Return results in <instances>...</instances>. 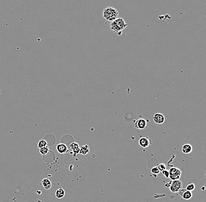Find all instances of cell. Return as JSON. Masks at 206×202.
Here are the masks:
<instances>
[{
	"label": "cell",
	"instance_id": "1",
	"mask_svg": "<svg viewBox=\"0 0 206 202\" xmlns=\"http://www.w3.org/2000/svg\"><path fill=\"white\" fill-rule=\"evenodd\" d=\"M127 26V24L122 18H118L111 22L110 24L111 30L117 33L118 36H121L122 33V31Z\"/></svg>",
	"mask_w": 206,
	"mask_h": 202
},
{
	"label": "cell",
	"instance_id": "2",
	"mask_svg": "<svg viewBox=\"0 0 206 202\" xmlns=\"http://www.w3.org/2000/svg\"><path fill=\"white\" fill-rule=\"evenodd\" d=\"M103 16L106 20L113 22L118 18V12L115 8L111 7H108L103 10Z\"/></svg>",
	"mask_w": 206,
	"mask_h": 202
},
{
	"label": "cell",
	"instance_id": "3",
	"mask_svg": "<svg viewBox=\"0 0 206 202\" xmlns=\"http://www.w3.org/2000/svg\"><path fill=\"white\" fill-rule=\"evenodd\" d=\"M169 188L171 192L176 193L182 188V182L180 181V179L172 181Z\"/></svg>",
	"mask_w": 206,
	"mask_h": 202
},
{
	"label": "cell",
	"instance_id": "4",
	"mask_svg": "<svg viewBox=\"0 0 206 202\" xmlns=\"http://www.w3.org/2000/svg\"><path fill=\"white\" fill-rule=\"evenodd\" d=\"M147 127V121L143 118H139L135 121L134 127L136 129L142 130Z\"/></svg>",
	"mask_w": 206,
	"mask_h": 202
},
{
	"label": "cell",
	"instance_id": "5",
	"mask_svg": "<svg viewBox=\"0 0 206 202\" xmlns=\"http://www.w3.org/2000/svg\"><path fill=\"white\" fill-rule=\"evenodd\" d=\"M177 193L181 197H182L183 199L186 200L191 199L193 197V193L192 192L188 191L186 189L182 188Z\"/></svg>",
	"mask_w": 206,
	"mask_h": 202
},
{
	"label": "cell",
	"instance_id": "6",
	"mask_svg": "<svg viewBox=\"0 0 206 202\" xmlns=\"http://www.w3.org/2000/svg\"><path fill=\"white\" fill-rule=\"evenodd\" d=\"M152 119H153V122L159 125L162 124L165 121V116L161 113H156L155 114H154Z\"/></svg>",
	"mask_w": 206,
	"mask_h": 202
},
{
	"label": "cell",
	"instance_id": "7",
	"mask_svg": "<svg viewBox=\"0 0 206 202\" xmlns=\"http://www.w3.org/2000/svg\"><path fill=\"white\" fill-rule=\"evenodd\" d=\"M139 146H141V147L146 149L148 148L149 146H150L152 143V141L149 139L148 138L146 137H143L139 139V141H138Z\"/></svg>",
	"mask_w": 206,
	"mask_h": 202
},
{
	"label": "cell",
	"instance_id": "8",
	"mask_svg": "<svg viewBox=\"0 0 206 202\" xmlns=\"http://www.w3.org/2000/svg\"><path fill=\"white\" fill-rule=\"evenodd\" d=\"M56 150L60 154H65L69 151L67 146L63 143H59L56 146Z\"/></svg>",
	"mask_w": 206,
	"mask_h": 202
},
{
	"label": "cell",
	"instance_id": "9",
	"mask_svg": "<svg viewBox=\"0 0 206 202\" xmlns=\"http://www.w3.org/2000/svg\"><path fill=\"white\" fill-rule=\"evenodd\" d=\"M70 149L72 151V153L74 155H76L79 154L80 153V147H79V145L77 143H76V142H73L72 143V144L70 145Z\"/></svg>",
	"mask_w": 206,
	"mask_h": 202
},
{
	"label": "cell",
	"instance_id": "10",
	"mask_svg": "<svg viewBox=\"0 0 206 202\" xmlns=\"http://www.w3.org/2000/svg\"><path fill=\"white\" fill-rule=\"evenodd\" d=\"M181 150L184 154H190L193 151V147L190 144H184L182 146Z\"/></svg>",
	"mask_w": 206,
	"mask_h": 202
},
{
	"label": "cell",
	"instance_id": "11",
	"mask_svg": "<svg viewBox=\"0 0 206 202\" xmlns=\"http://www.w3.org/2000/svg\"><path fill=\"white\" fill-rule=\"evenodd\" d=\"M41 184L42 185L43 188L45 189H49L52 187V182L50 179L48 178L43 179L41 181Z\"/></svg>",
	"mask_w": 206,
	"mask_h": 202
},
{
	"label": "cell",
	"instance_id": "12",
	"mask_svg": "<svg viewBox=\"0 0 206 202\" xmlns=\"http://www.w3.org/2000/svg\"><path fill=\"white\" fill-rule=\"evenodd\" d=\"M182 174V171L180 169H178L177 172L175 174H173V175H169V178L172 181H175V180H179L181 175Z\"/></svg>",
	"mask_w": 206,
	"mask_h": 202
},
{
	"label": "cell",
	"instance_id": "13",
	"mask_svg": "<svg viewBox=\"0 0 206 202\" xmlns=\"http://www.w3.org/2000/svg\"><path fill=\"white\" fill-rule=\"evenodd\" d=\"M65 192L63 188H59L55 192V196L58 199H62L65 196Z\"/></svg>",
	"mask_w": 206,
	"mask_h": 202
},
{
	"label": "cell",
	"instance_id": "14",
	"mask_svg": "<svg viewBox=\"0 0 206 202\" xmlns=\"http://www.w3.org/2000/svg\"><path fill=\"white\" fill-rule=\"evenodd\" d=\"M89 152H90L89 146L87 145L82 146L80 148V153H79V154H81L82 155H87Z\"/></svg>",
	"mask_w": 206,
	"mask_h": 202
},
{
	"label": "cell",
	"instance_id": "15",
	"mask_svg": "<svg viewBox=\"0 0 206 202\" xmlns=\"http://www.w3.org/2000/svg\"><path fill=\"white\" fill-rule=\"evenodd\" d=\"M39 152L42 155H47L48 153H49V147L48 146H45V147H43L42 148H41V149H39Z\"/></svg>",
	"mask_w": 206,
	"mask_h": 202
},
{
	"label": "cell",
	"instance_id": "16",
	"mask_svg": "<svg viewBox=\"0 0 206 202\" xmlns=\"http://www.w3.org/2000/svg\"><path fill=\"white\" fill-rule=\"evenodd\" d=\"M47 142L46 141H45V140H43V139H41L39 141L38 143V147L39 149H41V148H42L43 147H45V146H47Z\"/></svg>",
	"mask_w": 206,
	"mask_h": 202
},
{
	"label": "cell",
	"instance_id": "17",
	"mask_svg": "<svg viewBox=\"0 0 206 202\" xmlns=\"http://www.w3.org/2000/svg\"><path fill=\"white\" fill-rule=\"evenodd\" d=\"M151 172L155 177H156V175H158L160 173L157 167H152V169H151Z\"/></svg>",
	"mask_w": 206,
	"mask_h": 202
},
{
	"label": "cell",
	"instance_id": "18",
	"mask_svg": "<svg viewBox=\"0 0 206 202\" xmlns=\"http://www.w3.org/2000/svg\"><path fill=\"white\" fill-rule=\"evenodd\" d=\"M195 188H196V186L194 183H189L188 184L187 186H186V189L188 191H193L194 189H195Z\"/></svg>",
	"mask_w": 206,
	"mask_h": 202
},
{
	"label": "cell",
	"instance_id": "19",
	"mask_svg": "<svg viewBox=\"0 0 206 202\" xmlns=\"http://www.w3.org/2000/svg\"><path fill=\"white\" fill-rule=\"evenodd\" d=\"M158 168L159 170L160 171V172H162L164 170L166 169V165L163 163H161V164H159L158 165Z\"/></svg>",
	"mask_w": 206,
	"mask_h": 202
},
{
	"label": "cell",
	"instance_id": "20",
	"mask_svg": "<svg viewBox=\"0 0 206 202\" xmlns=\"http://www.w3.org/2000/svg\"><path fill=\"white\" fill-rule=\"evenodd\" d=\"M162 174H163V175L166 178H169V170L165 169L163 171H162Z\"/></svg>",
	"mask_w": 206,
	"mask_h": 202
},
{
	"label": "cell",
	"instance_id": "21",
	"mask_svg": "<svg viewBox=\"0 0 206 202\" xmlns=\"http://www.w3.org/2000/svg\"><path fill=\"white\" fill-rule=\"evenodd\" d=\"M170 182L169 183H166V184L165 185V187H166V188H169V186H170Z\"/></svg>",
	"mask_w": 206,
	"mask_h": 202
}]
</instances>
